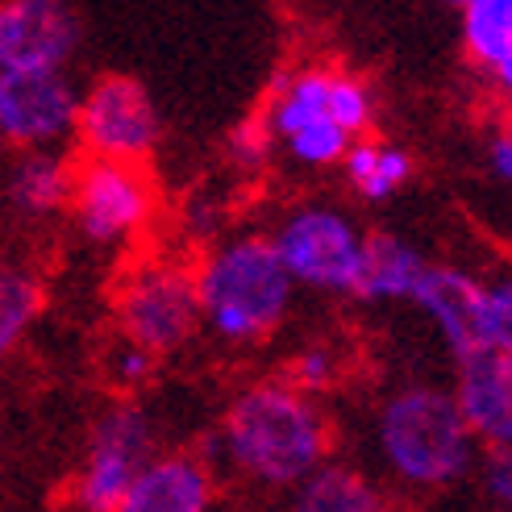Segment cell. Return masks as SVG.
<instances>
[{"mask_svg": "<svg viewBox=\"0 0 512 512\" xmlns=\"http://www.w3.org/2000/svg\"><path fill=\"white\" fill-rule=\"evenodd\" d=\"M225 454L267 488H296L329 454V421L309 392L292 383L246 388L225 413Z\"/></svg>", "mask_w": 512, "mask_h": 512, "instance_id": "cell-1", "label": "cell"}, {"mask_svg": "<svg viewBox=\"0 0 512 512\" xmlns=\"http://www.w3.org/2000/svg\"><path fill=\"white\" fill-rule=\"evenodd\" d=\"M292 275L271 238L246 234L217 246L196 271L200 321L225 342H259L288 317Z\"/></svg>", "mask_w": 512, "mask_h": 512, "instance_id": "cell-2", "label": "cell"}, {"mask_svg": "<svg viewBox=\"0 0 512 512\" xmlns=\"http://www.w3.org/2000/svg\"><path fill=\"white\" fill-rule=\"evenodd\" d=\"M379 450L396 479L413 488H450L471 471L475 433L450 392L404 388L379 408Z\"/></svg>", "mask_w": 512, "mask_h": 512, "instance_id": "cell-3", "label": "cell"}, {"mask_svg": "<svg viewBox=\"0 0 512 512\" xmlns=\"http://www.w3.org/2000/svg\"><path fill=\"white\" fill-rule=\"evenodd\" d=\"M429 321L442 329V338L454 354L463 350H508L512 346V288L492 284L483 288L475 275L458 267L429 263L408 292Z\"/></svg>", "mask_w": 512, "mask_h": 512, "instance_id": "cell-4", "label": "cell"}, {"mask_svg": "<svg viewBox=\"0 0 512 512\" xmlns=\"http://www.w3.org/2000/svg\"><path fill=\"white\" fill-rule=\"evenodd\" d=\"M271 246L279 263L288 267L292 284L354 296L367 234L346 213L329 209V204H304V209L279 221Z\"/></svg>", "mask_w": 512, "mask_h": 512, "instance_id": "cell-5", "label": "cell"}, {"mask_svg": "<svg viewBox=\"0 0 512 512\" xmlns=\"http://www.w3.org/2000/svg\"><path fill=\"white\" fill-rule=\"evenodd\" d=\"M159 134V109L134 75H100L92 88L80 92L75 138L84 142L92 159L142 163L159 146Z\"/></svg>", "mask_w": 512, "mask_h": 512, "instance_id": "cell-6", "label": "cell"}, {"mask_svg": "<svg viewBox=\"0 0 512 512\" xmlns=\"http://www.w3.org/2000/svg\"><path fill=\"white\" fill-rule=\"evenodd\" d=\"M75 225L84 238L100 246H117L138 238L150 213H155V188L142 171V163H117V159H92L75 167L71 175V200Z\"/></svg>", "mask_w": 512, "mask_h": 512, "instance_id": "cell-7", "label": "cell"}, {"mask_svg": "<svg viewBox=\"0 0 512 512\" xmlns=\"http://www.w3.org/2000/svg\"><path fill=\"white\" fill-rule=\"evenodd\" d=\"M121 334L150 354H167L192 338L200 325V296H196V275L171 263L142 267L125 279L121 300Z\"/></svg>", "mask_w": 512, "mask_h": 512, "instance_id": "cell-8", "label": "cell"}, {"mask_svg": "<svg viewBox=\"0 0 512 512\" xmlns=\"http://www.w3.org/2000/svg\"><path fill=\"white\" fill-rule=\"evenodd\" d=\"M329 80H334V67H304L279 75L271 105L263 113L271 138L284 142L288 155L304 167H334L350 146V134L329 113Z\"/></svg>", "mask_w": 512, "mask_h": 512, "instance_id": "cell-9", "label": "cell"}, {"mask_svg": "<svg viewBox=\"0 0 512 512\" xmlns=\"http://www.w3.org/2000/svg\"><path fill=\"white\" fill-rule=\"evenodd\" d=\"M80 88L67 71H0V138L17 150H55L75 138Z\"/></svg>", "mask_w": 512, "mask_h": 512, "instance_id": "cell-10", "label": "cell"}, {"mask_svg": "<svg viewBox=\"0 0 512 512\" xmlns=\"http://www.w3.org/2000/svg\"><path fill=\"white\" fill-rule=\"evenodd\" d=\"M80 42L67 0H0V71H67Z\"/></svg>", "mask_w": 512, "mask_h": 512, "instance_id": "cell-11", "label": "cell"}, {"mask_svg": "<svg viewBox=\"0 0 512 512\" xmlns=\"http://www.w3.org/2000/svg\"><path fill=\"white\" fill-rule=\"evenodd\" d=\"M150 454V429L134 404H121L96 425L88 463L75 483V500L84 512H113L117 500L130 488V479L142 471Z\"/></svg>", "mask_w": 512, "mask_h": 512, "instance_id": "cell-12", "label": "cell"}, {"mask_svg": "<svg viewBox=\"0 0 512 512\" xmlns=\"http://www.w3.org/2000/svg\"><path fill=\"white\" fill-rule=\"evenodd\" d=\"M458 358L454 404L467 429L492 450L512 446V358L508 350H463Z\"/></svg>", "mask_w": 512, "mask_h": 512, "instance_id": "cell-13", "label": "cell"}, {"mask_svg": "<svg viewBox=\"0 0 512 512\" xmlns=\"http://www.w3.org/2000/svg\"><path fill=\"white\" fill-rule=\"evenodd\" d=\"M209 504H213V479L200 458L167 454L155 458V463L146 458L113 512H209Z\"/></svg>", "mask_w": 512, "mask_h": 512, "instance_id": "cell-14", "label": "cell"}, {"mask_svg": "<svg viewBox=\"0 0 512 512\" xmlns=\"http://www.w3.org/2000/svg\"><path fill=\"white\" fill-rule=\"evenodd\" d=\"M463 50L492 88L512 84V0H463L458 5Z\"/></svg>", "mask_w": 512, "mask_h": 512, "instance_id": "cell-15", "label": "cell"}, {"mask_svg": "<svg viewBox=\"0 0 512 512\" xmlns=\"http://www.w3.org/2000/svg\"><path fill=\"white\" fill-rule=\"evenodd\" d=\"M71 175L75 167L59 155V150H21V159L9 171L5 196L21 217H55L71 200Z\"/></svg>", "mask_w": 512, "mask_h": 512, "instance_id": "cell-16", "label": "cell"}, {"mask_svg": "<svg viewBox=\"0 0 512 512\" xmlns=\"http://www.w3.org/2000/svg\"><path fill=\"white\" fill-rule=\"evenodd\" d=\"M429 267V259L392 234H367L363 246V271H358L354 296L358 300H408V292L417 288L421 271Z\"/></svg>", "mask_w": 512, "mask_h": 512, "instance_id": "cell-17", "label": "cell"}, {"mask_svg": "<svg viewBox=\"0 0 512 512\" xmlns=\"http://www.w3.org/2000/svg\"><path fill=\"white\" fill-rule=\"evenodd\" d=\"M288 512H396L367 475L350 467H317L296 483V496Z\"/></svg>", "mask_w": 512, "mask_h": 512, "instance_id": "cell-18", "label": "cell"}, {"mask_svg": "<svg viewBox=\"0 0 512 512\" xmlns=\"http://www.w3.org/2000/svg\"><path fill=\"white\" fill-rule=\"evenodd\" d=\"M342 167H346V179L354 184V192L363 200H375V204L396 196L408 179H413V159H408L404 146L371 142L367 134L350 138L346 155H342Z\"/></svg>", "mask_w": 512, "mask_h": 512, "instance_id": "cell-19", "label": "cell"}, {"mask_svg": "<svg viewBox=\"0 0 512 512\" xmlns=\"http://www.w3.org/2000/svg\"><path fill=\"white\" fill-rule=\"evenodd\" d=\"M38 309H42L38 279L13 263H0V358L25 338V329L34 325Z\"/></svg>", "mask_w": 512, "mask_h": 512, "instance_id": "cell-20", "label": "cell"}, {"mask_svg": "<svg viewBox=\"0 0 512 512\" xmlns=\"http://www.w3.org/2000/svg\"><path fill=\"white\" fill-rule=\"evenodd\" d=\"M329 113L350 138H363L371 134L375 125V92L367 80H358L350 71H334V80H329Z\"/></svg>", "mask_w": 512, "mask_h": 512, "instance_id": "cell-21", "label": "cell"}, {"mask_svg": "<svg viewBox=\"0 0 512 512\" xmlns=\"http://www.w3.org/2000/svg\"><path fill=\"white\" fill-rule=\"evenodd\" d=\"M334 375H338V363H334V354L329 350H304L296 363H292V388H300V392H309V396H317V392H325L329 383H334Z\"/></svg>", "mask_w": 512, "mask_h": 512, "instance_id": "cell-22", "label": "cell"}, {"mask_svg": "<svg viewBox=\"0 0 512 512\" xmlns=\"http://www.w3.org/2000/svg\"><path fill=\"white\" fill-rule=\"evenodd\" d=\"M234 159H242L246 167H254V163H263L267 159V150H271V130H267V121L263 117H254V121H246V125H238L234 130Z\"/></svg>", "mask_w": 512, "mask_h": 512, "instance_id": "cell-23", "label": "cell"}, {"mask_svg": "<svg viewBox=\"0 0 512 512\" xmlns=\"http://www.w3.org/2000/svg\"><path fill=\"white\" fill-rule=\"evenodd\" d=\"M150 363H155V354L142 350V346H134V342H125V346L117 350V358H113V375H117L121 383H142V379L150 375Z\"/></svg>", "mask_w": 512, "mask_h": 512, "instance_id": "cell-24", "label": "cell"}, {"mask_svg": "<svg viewBox=\"0 0 512 512\" xmlns=\"http://www.w3.org/2000/svg\"><path fill=\"white\" fill-rule=\"evenodd\" d=\"M488 167H492V175L500 179V184L512 179V138L504 130L492 134V142H488Z\"/></svg>", "mask_w": 512, "mask_h": 512, "instance_id": "cell-25", "label": "cell"}, {"mask_svg": "<svg viewBox=\"0 0 512 512\" xmlns=\"http://www.w3.org/2000/svg\"><path fill=\"white\" fill-rule=\"evenodd\" d=\"M488 475H492V496H496L500 504H508V496H512V483H508V450H496Z\"/></svg>", "mask_w": 512, "mask_h": 512, "instance_id": "cell-26", "label": "cell"}, {"mask_svg": "<svg viewBox=\"0 0 512 512\" xmlns=\"http://www.w3.org/2000/svg\"><path fill=\"white\" fill-rule=\"evenodd\" d=\"M433 5H446V9H458V5H463V0H433Z\"/></svg>", "mask_w": 512, "mask_h": 512, "instance_id": "cell-27", "label": "cell"}]
</instances>
